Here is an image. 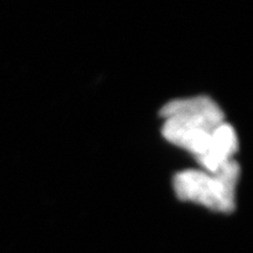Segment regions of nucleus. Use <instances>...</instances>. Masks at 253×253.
Wrapping results in <instances>:
<instances>
[{
	"label": "nucleus",
	"mask_w": 253,
	"mask_h": 253,
	"mask_svg": "<svg viewBox=\"0 0 253 253\" xmlns=\"http://www.w3.org/2000/svg\"><path fill=\"white\" fill-rule=\"evenodd\" d=\"M161 116L164 138L194 155L196 161L207 154L214 131L225 122L223 110L208 96L170 101Z\"/></svg>",
	"instance_id": "nucleus-1"
},
{
	"label": "nucleus",
	"mask_w": 253,
	"mask_h": 253,
	"mask_svg": "<svg viewBox=\"0 0 253 253\" xmlns=\"http://www.w3.org/2000/svg\"><path fill=\"white\" fill-rule=\"evenodd\" d=\"M240 168L235 158L216 172L205 170H184L173 178L177 197L194 202L218 212H231L236 207V186Z\"/></svg>",
	"instance_id": "nucleus-2"
},
{
	"label": "nucleus",
	"mask_w": 253,
	"mask_h": 253,
	"mask_svg": "<svg viewBox=\"0 0 253 253\" xmlns=\"http://www.w3.org/2000/svg\"><path fill=\"white\" fill-rule=\"evenodd\" d=\"M237 150L238 138L235 129L229 123L224 122L214 131L207 154L197 160V162L205 171L216 172L229 161L233 160Z\"/></svg>",
	"instance_id": "nucleus-3"
}]
</instances>
